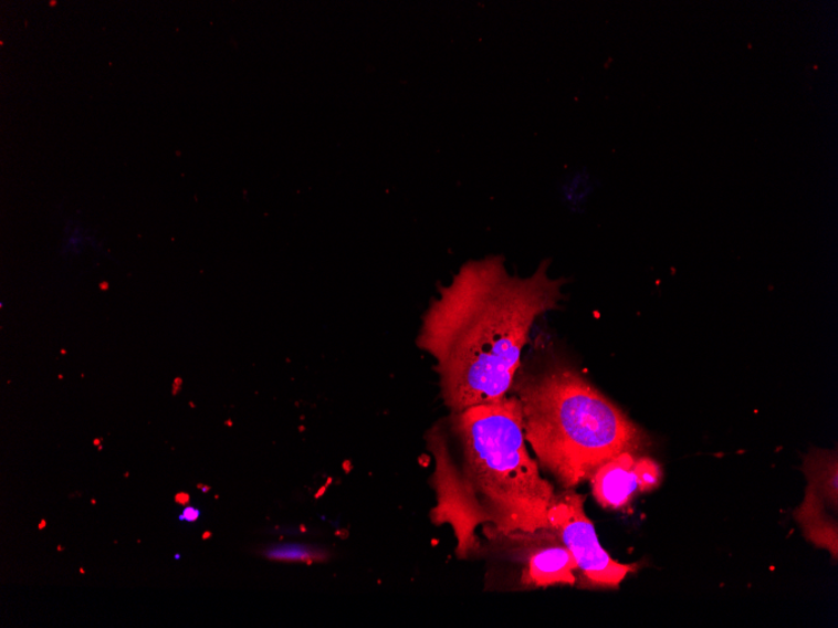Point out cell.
<instances>
[{
    "label": "cell",
    "mask_w": 838,
    "mask_h": 628,
    "mask_svg": "<svg viewBox=\"0 0 838 628\" xmlns=\"http://www.w3.org/2000/svg\"><path fill=\"white\" fill-rule=\"evenodd\" d=\"M548 269L521 278L499 255L470 261L428 305L417 345L432 356L451 412L510 396L534 324L564 299L565 281Z\"/></svg>",
    "instance_id": "1"
},
{
    "label": "cell",
    "mask_w": 838,
    "mask_h": 628,
    "mask_svg": "<svg viewBox=\"0 0 838 628\" xmlns=\"http://www.w3.org/2000/svg\"><path fill=\"white\" fill-rule=\"evenodd\" d=\"M434 458L432 520L450 524L460 558L480 555L476 530L499 533L547 528L556 491L530 456L523 412L514 394L451 412L427 436Z\"/></svg>",
    "instance_id": "2"
},
{
    "label": "cell",
    "mask_w": 838,
    "mask_h": 628,
    "mask_svg": "<svg viewBox=\"0 0 838 628\" xmlns=\"http://www.w3.org/2000/svg\"><path fill=\"white\" fill-rule=\"evenodd\" d=\"M523 412L527 446L564 490L589 481L596 468L649 444L642 429L570 365L520 371L511 389Z\"/></svg>",
    "instance_id": "3"
},
{
    "label": "cell",
    "mask_w": 838,
    "mask_h": 628,
    "mask_svg": "<svg viewBox=\"0 0 838 628\" xmlns=\"http://www.w3.org/2000/svg\"><path fill=\"white\" fill-rule=\"evenodd\" d=\"M585 496L574 490L556 493L547 511V523L572 552L576 562V586L586 588H618L635 574L638 565L614 559L596 534L594 523L585 513Z\"/></svg>",
    "instance_id": "4"
},
{
    "label": "cell",
    "mask_w": 838,
    "mask_h": 628,
    "mask_svg": "<svg viewBox=\"0 0 838 628\" xmlns=\"http://www.w3.org/2000/svg\"><path fill=\"white\" fill-rule=\"evenodd\" d=\"M490 545L520 569V585L525 588L576 586V562L551 528L533 532L499 533L483 530Z\"/></svg>",
    "instance_id": "5"
},
{
    "label": "cell",
    "mask_w": 838,
    "mask_h": 628,
    "mask_svg": "<svg viewBox=\"0 0 838 628\" xmlns=\"http://www.w3.org/2000/svg\"><path fill=\"white\" fill-rule=\"evenodd\" d=\"M639 457L637 452H622L596 468L589 481L594 499L601 507L626 509L641 493Z\"/></svg>",
    "instance_id": "6"
},
{
    "label": "cell",
    "mask_w": 838,
    "mask_h": 628,
    "mask_svg": "<svg viewBox=\"0 0 838 628\" xmlns=\"http://www.w3.org/2000/svg\"><path fill=\"white\" fill-rule=\"evenodd\" d=\"M796 520L804 527L805 536L817 547L827 548L837 558V523L825 511V500L809 482L806 499L796 512Z\"/></svg>",
    "instance_id": "7"
},
{
    "label": "cell",
    "mask_w": 838,
    "mask_h": 628,
    "mask_svg": "<svg viewBox=\"0 0 838 628\" xmlns=\"http://www.w3.org/2000/svg\"><path fill=\"white\" fill-rule=\"evenodd\" d=\"M808 482L823 495L828 505L837 510L838 504V467L837 456L831 452L816 451L805 462Z\"/></svg>",
    "instance_id": "8"
},
{
    "label": "cell",
    "mask_w": 838,
    "mask_h": 628,
    "mask_svg": "<svg viewBox=\"0 0 838 628\" xmlns=\"http://www.w3.org/2000/svg\"><path fill=\"white\" fill-rule=\"evenodd\" d=\"M264 557L281 562H302V564H315L328 559V552L304 545H281L266 548Z\"/></svg>",
    "instance_id": "9"
},
{
    "label": "cell",
    "mask_w": 838,
    "mask_h": 628,
    "mask_svg": "<svg viewBox=\"0 0 838 628\" xmlns=\"http://www.w3.org/2000/svg\"><path fill=\"white\" fill-rule=\"evenodd\" d=\"M200 519V511L193 507H186L180 514L181 522L195 523Z\"/></svg>",
    "instance_id": "10"
},
{
    "label": "cell",
    "mask_w": 838,
    "mask_h": 628,
    "mask_svg": "<svg viewBox=\"0 0 838 628\" xmlns=\"http://www.w3.org/2000/svg\"><path fill=\"white\" fill-rule=\"evenodd\" d=\"M175 502L180 505H188L190 503V495L188 493H177L175 495Z\"/></svg>",
    "instance_id": "11"
},
{
    "label": "cell",
    "mask_w": 838,
    "mask_h": 628,
    "mask_svg": "<svg viewBox=\"0 0 838 628\" xmlns=\"http://www.w3.org/2000/svg\"><path fill=\"white\" fill-rule=\"evenodd\" d=\"M45 526H46V522L43 520V521L40 523L39 530H44V528H45Z\"/></svg>",
    "instance_id": "12"
},
{
    "label": "cell",
    "mask_w": 838,
    "mask_h": 628,
    "mask_svg": "<svg viewBox=\"0 0 838 628\" xmlns=\"http://www.w3.org/2000/svg\"><path fill=\"white\" fill-rule=\"evenodd\" d=\"M210 536H211V533H205L203 534V540H208V538H210Z\"/></svg>",
    "instance_id": "13"
},
{
    "label": "cell",
    "mask_w": 838,
    "mask_h": 628,
    "mask_svg": "<svg viewBox=\"0 0 838 628\" xmlns=\"http://www.w3.org/2000/svg\"><path fill=\"white\" fill-rule=\"evenodd\" d=\"M80 572H81L82 575L86 574L85 569H83V568H81Z\"/></svg>",
    "instance_id": "14"
}]
</instances>
